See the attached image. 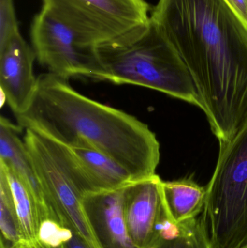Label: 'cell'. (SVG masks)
Here are the masks:
<instances>
[{
	"label": "cell",
	"instance_id": "2",
	"mask_svg": "<svg viewBox=\"0 0 247 248\" xmlns=\"http://www.w3.org/2000/svg\"><path fill=\"white\" fill-rule=\"evenodd\" d=\"M15 117L23 129L37 130L68 147L87 146L107 155L135 181L156 174L160 144L147 125L86 97L68 80L49 73L39 76L30 105Z\"/></svg>",
	"mask_w": 247,
	"mask_h": 248
},
{
	"label": "cell",
	"instance_id": "8",
	"mask_svg": "<svg viewBox=\"0 0 247 248\" xmlns=\"http://www.w3.org/2000/svg\"><path fill=\"white\" fill-rule=\"evenodd\" d=\"M36 58L33 47L20 32L0 46V91L15 116L27 109L36 91L38 77L33 72Z\"/></svg>",
	"mask_w": 247,
	"mask_h": 248
},
{
	"label": "cell",
	"instance_id": "5",
	"mask_svg": "<svg viewBox=\"0 0 247 248\" xmlns=\"http://www.w3.org/2000/svg\"><path fill=\"white\" fill-rule=\"evenodd\" d=\"M25 145L39 183L65 227L90 248H102L83 206L94 192L68 147L33 128H25Z\"/></svg>",
	"mask_w": 247,
	"mask_h": 248
},
{
	"label": "cell",
	"instance_id": "9",
	"mask_svg": "<svg viewBox=\"0 0 247 248\" xmlns=\"http://www.w3.org/2000/svg\"><path fill=\"white\" fill-rule=\"evenodd\" d=\"M162 185L160 178L155 174L126 187L125 218L136 248L156 247L155 227L165 209Z\"/></svg>",
	"mask_w": 247,
	"mask_h": 248
},
{
	"label": "cell",
	"instance_id": "16",
	"mask_svg": "<svg viewBox=\"0 0 247 248\" xmlns=\"http://www.w3.org/2000/svg\"><path fill=\"white\" fill-rule=\"evenodd\" d=\"M181 235L170 243H165L160 248H214L210 233L203 215L182 224Z\"/></svg>",
	"mask_w": 247,
	"mask_h": 248
},
{
	"label": "cell",
	"instance_id": "13",
	"mask_svg": "<svg viewBox=\"0 0 247 248\" xmlns=\"http://www.w3.org/2000/svg\"><path fill=\"white\" fill-rule=\"evenodd\" d=\"M162 195L170 218L179 224L200 217L205 205L207 189L191 178L162 181Z\"/></svg>",
	"mask_w": 247,
	"mask_h": 248
},
{
	"label": "cell",
	"instance_id": "7",
	"mask_svg": "<svg viewBox=\"0 0 247 248\" xmlns=\"http://www.w3.org/2000/svg\"><path fill=\"white\" fill-rule=\"evenodd\" d=\"M42 8L96 46L150 19V7L145 0H42Z\"/></svg>",
	"mask_w": 247,
	"mask_h": 248
},
{
	"label": "cell",
	"instance_id": "4",
	"mask_svg": "<svg viewBox=\"0 0 247 248\" xmlns=\"http://www.w3.org/2000/svg\"><path fill=\"white\" fill-rule=\"evenodd\" d=\"M202 215L214 248L247 246V119L234 137L220 142Z\"/></svg>",
	"mask_w": 247,
	"mask_h": 248
},
{
	"label": "cell",
	"instance_id": "11",
	"mask_svg": "<svg viewBox=\"0 0 247 248\" xmlns=\"http://www.w3.org/2000/svg\"><path fill=\"white\" fill-rule=\"evenodd\" d=\"M21 130L23 128L18 124H12L8 119L1 116L0 119V163L13 169L31 191L39 211L40 224L45 220H52L62 225L59 215L39 183L24 141L20 139Z\"/></svg>",
	"mask_w": 247,
	"mask_h": 248
},
{
	"label": "cell",
	"instance_id": "12",
	"mask_svg": "<svg viewBox=\"0 0 247 248\" xmlns=\"http://www.w3.org/2000/svg\"><path fill=\"white\" fill-rule=\"evenodd\" d=\"M66 147L94 192L121 189L136 182L125 168L104 153L87 146Z\"/></svg>",
	"mask_w": 247,
	"mask_h": 248
},
{
	"label": "cell",
	"instance_id": "20",
	"mask_svg": "<svg viewBox=\"0 0 247 248\" xmlns=\"http://www.w3.org/2000/svg\"><path fill=\"white\" fill-rule=\"evenodd\" d=\"M63 248H90L88 245L78 236L76 233L73 232V235L69 241L67 242L63 246Z\"/></svg>",
	"mask_w": 247,
	"mask_h": 248
},
{
	"label": "cell",
	"instance_id": "14",
	"mask_svg": "<svg viewBox=\"0 0 247 248\" xmlns=\"http://www.w3.org/2000/svg\"><path fill=\"white\" fill-rule=\"evenodd\" d=\"M0 170L5 175L13 195L21 232L20 242L37 241L40 221L37 205L31 191L23 179L8 166L0 163Z\"/></svg>",
	"mask_w": 247,
	"mask_h": 248
},
{
	"label": "cell",
	"instance_id": "3",
	"mask_svg": "<svg viewBox=\"0 0 247 248\" xmlns=\"http://www.w3.org/2000/svg\"><path fill=\"white\" fill-rule=\"evenodd\" d=\"M96 49L102 81L146 87L203 109L187 66L151 18Z\"/></svg>",
	"mask_w": 247,
	"mask_h": 248
},
{
	"label": "cell",
	"instance_id": "15",
	"mask_svg": "<svg viewBox=\"0 0 247 248\" xmlns=\"http://www.w3.org/2000/svg\"><path fill=\"white\" fill-rule=\"evenodd\" d=\"M0 229L1 238L10 246L22 240L21 232L11 190L5 175L0 170Z\"/></svg>",
	"mask_w": 247,
	"mask_h": 248
},
{
	"label": "cell",
	"instance_id": "6",
	"mask_svg": "<svg viewBox=\"0 0 247 248\" xmlns=\"http://www.w3.org/2000/svg\"><path fill=\"white\" fill-rule=\"evenodd\" d=\"M32 47L49 74L64 79L85 77L102 81L96 45L42 8L30 26Z\"/></svg>",
	"mask_w": 247,
	"mask_h": 248
},
{
	"label": "cell",
	"instance_id": "17",
	"mask_svg": "<svg viewBox=\"0 0 247 248\" xmlns=\"http://www.w3.org/2000/svg\"><path fill=\"white\" fill-rule=\"evenodd\" d=\"M74 232L68 227L52 220L41 223L38 230V240L45 246L59 248L71 240Z\"/></svg>",
	"mask_w": 247,
	"mask_h": 248
},
{
	"label": "cell",
	"instance_id": "19",
	"mask_svg": "<svg viewBox=\"0 0 247 248\" xmlns=\"http://www.w3.org/2000/svg\"><path fill=\"white\" fill-rule=\"evenodd\" d=\"M247 26V0H224Z\"/></svg>",
	"mask_w": 247,
	"mask_h": 248
},
{
	"label": "cell",
	"instance_id": "21",
	"mask_svg": "<svg viewBox=\"0 0 247 248\" xmlns=\"http://www.w3.org/2000/svg\"><path fill=\"white\" fill-rule=\"evenodd\" d=\"M13 247L17 248H52L45 246L43 243L37 240L34 243H26V242H20L18 244L13 246ZM59 248H63V246Z\"/></svg>",
	"mask_w": 247,
	"mask_h": 248
},
{
	"label": "cell",
	"instance_id": "23",
	"mask_svg": "<svg viewBox=\"0 0 247 248\" xmlns=\"http://www.w3.org/2000/svg\"><path fill=\"white\" fill-rule=\"evenodd\" d=\"M156 248V247H149V248Z\"/></svg>",
	"mask_w": 247,
	"mask_h": 248
},
{
	"label": "cell",
	"instance_id": "1",
	"mask_svg": "<svg viewBox=\"0 0 247 248\" xmlns=\"http://www.w3.org/2000/svg\"><path fill=\"white\" fill-rule=\"evenodd\" d=\"M151 20L189 70L219 142L247 119V26L224 0H159Z\"/></svg>",
	"mask_w": 247,
	"mask_h": 248
},
{
	"label": "cell",
	"instance_id": "22",
	"mask_svg": "<svg viewBox=\"0 0 247 248\" xmlns=\"http://www.w3.org/2000/svg\"><path fill=\"white\" fill-rule=\"evenodd\" d=\"M0 248H17L15 247H13V246H10L1 238V243H0Z\"/></svg>",
	"mask_w": 247,
	"mask_h": 248
},
{
	"label": "cell",
	"instance_id": "10",
	"mask_svg": "<svg viewBox=\"0 0 247 248\" xmlns=\"http://www.w3.org/2000/svg\"><path fill=\"white\" fill-rule=\"evenodd\" d=\"M126 187L91 192L83 197L84 211L102 248H136L125 218Z\"/></svg>",
	"mask_w": 247,
	"mask_h": 248
},
{
	"label": "cell",
	"instance_id": "18",
	"mask_svg": "<svg viewBox=\"0 0 247 248\" xmlns=\"http://www.w3.org/2000/svg\"><path fill=\"white\" fill-rule=\"evenodd\" d=\"M18 32L13 0H0V46Z\"/></svg>",
	"mask_w": 247,
	"mask_h": 248
},
{
	"label": "cell",
	"instance_id": "24",
	"mask_svg": "<svg viewBox=\"0 0 247 248\" xmlns=\"http://www.w3.org/2000/svg\"><path fill=\"white\" fill-rule=\"evenodd\" d=\"M247 248V246H246V247H245V248Z\"/></svg>",
	"mask_w": 247,
	"mask_h": 248
}]
</instances>
